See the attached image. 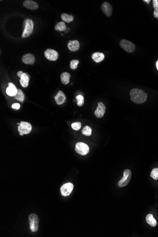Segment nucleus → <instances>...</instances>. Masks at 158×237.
Wrapping results in <instances>:
<instances>
[{
  "instance_id": "obj_20",
  "label": "nucleus",
  "mask_w": 158,
  "mask_h": 237,
  "mask_svg": "<svg viewBox=\"0 0 158 237\" xmlns=\"http://www.w3.org/2000/svg\"><path fill=\"white\" fill-rule=\"evenodd\" d=\"M60 77H61L62 83L63 84L67 85L69 83L71 75L68 72H64L61 74Z\"/></svg>"
},
{
  "instance_id": "obj_26",
  "label": "nucleus",
  "mask_w": 158,
  "mask_h": 237,
  "mask_svg": "<svg viewBox=\"0 0 158 237\" xmlns=\"http://www.w3.org/2000/svg\"><path fill=\"white\" fill-rule=\"evenodd\" d=\"M150 176L154 180L158 179V168H154L153 169Z\"/></svg>"
},
{
  "instance_id": "obj_5",
  "label": "nucleus",
  "mask_w": 158,
  "mask_h": 237,
  "mask_svg": "<svg viewBox=\"0 0 158 237\" xmlns=\"http://www.w3.org/2000/svg\"><path fill=\"white\" fill-rule=\"evenodd\" d=\"M132 177L131 171L129 169H126L123 172V176L118 183V186L123 188L127 186L130 182Z\"/></svg>"
},
{
  "instance_id": "obj_6",
  "label": "nucleus",
  "mask_w": 158,
  "mask_h": 237,
  "mask_svg": "<svg viewBox=\"0 0 158 237\" xmlns=\"http://www.w3.org/2000/svg\"><path fill=\"white\" fill-rule=\"evenodd\" d=\"M120 47L127 53H132L136 49V45L133 43L126 40H122L120 42Z\"/></svg>"
},
{
  "instance_id": "obj_18",
  "label": "nucleus",
  "mask_w": 158,
  "mask_h": 237,
  "mask_svg": "<svg viewBox=\"0 0 158 237\" xmlns=\"http://www.w3.org/2000/svg\"><path fill=\"white\" fill-rule=\"evenodd\" d=\"M30 80V76L27 73H24L22 75L20 80V83L21 84V86L23 87H27L28 86V82Z\"/></svg>"
},
{
  "instance_id": "obj_12",
  "label": "nucleus",
  "mask_w": 158,
  "mask_h": 237,
  "mask_svg": "<svg viewBox=\"0 0 158 237\" xmlns=\"http://www.w3.org/2000/svg\"><path fill=\"white\" fill-rule=\"evenodd\" d=\"M22 61L27 65H33L35 62V58L33 54H25L22 57Z\"/></svg>"
},
{
  "instance_id": "obj_22",
  "label": "nucleus",
  "mask_w": 158,
  "mask_h": 237,
  "mask_svg": "<svg viewBox=\"0 0 158 237\" xmlns=\"http://www.w3.org/2000/svg\"><path fill=\"white\" fill-rule=\"evenodd\" d=\"M61 18L63 21L67 23H69L74 20V17L66 13H63L61 15Z\"/></svg>"
},
{
  "instance_id": "obj_34",
  "label": "nucleus",
  "mask_w": 158,
  "mask_h": 237,
  "mask_svg": "<svg viewBox=\"0 0 158 237\" xmlns=\"http://www.w3.org/2000/svg\"><path fill=\"white\" fill-rule=\"evenodd\" d=\"M156 68L158 70V60L156 63Z\"/></svg>"
},
{
  "instance_id": "obj_4",
  "label": "nucleus",
  "mask_w": 158,
  "mask_h": 237,
  "mask_svg": "<svg viewBox=\"0 0 158 237\" xmlns=\"http://www.w3.org/2000/svg\"><path fill=\"white\" fill-rule=\"evenodd\" d=\"M28 222L31 232H35L38 230L39 219L37 215L32 213L28 216Z\"/></svg>"
},
{
  "instance_id": "obj_30",
  "label": "nucleus",
  "mask_w": 158,
  "mask_h": 237,
  "mask_svg": "<svg viewBox=\"0 0 158 237\" xmlns=\"http://www.w3.org/2000/svg\"><path fill=\"white\" fill-rule=\"evenodd\" d=\"M20 106L18 103H14V104H13V105L11 106L13 109H20Z\"/></svg>"
},
{
  "instance_id": "obj_16",
  "label": "nucleus",
  "mask_w": 158,
  "mask_h": 237,
  "mask_svg": "<svg viewBox=\"0 0 158 237\" xmlns=\"http://www.w3.org/2000/svg\"><path fill=\"white\" fill-rule=\"evenodd\" d=\"M9 87L6 89V93L9 96L13 97L15 96L18 92V90L13 83H9Z\"/></svg>"
},
{
  "instance_id": "obj_27",
  "label": "nucleus",
  "mask_w": 158,
  "mask_h": 237,
  "mask_svg": "<svg viewBox=\"0 0 158 237\" xmlns=\"http://www.w3.org/2000/svg\"><path fill=\"white\" fill-rule=\"evenodd\" d=\"M79 63V61L78 60H72L70 62V68L72 70L76 69Z\"/></svg>"
},
{
  "instance_id": "obj_11",
  "label": "nucleus",
  "mask_w": 158,
  "mask_h": 237,
  "mask_svg": "<svg viewBox=\"0 0 158 237\" xmlns=\"http://www.w3.org/2000/svg\"><path fill=\"white\" fill-rule=\"evenodd\" d=\"M106 112V107L105 105L101 102H99L97 105V107L95 111V115L96 117L100 118L103 117Z\"/></svg>"
},
{
  "instance_id": "obj_13",
  "label": "nucleus",
  "mask_w": 158,
  "mask_h": 237,
  "mask_svg": "<svg viewBox=\"0 0 158 237\" xmlns=\"http://www.w3.org/2000/svg\"><path fill=\"white\" fill-rule=\"evenodd\" d=\"M23 5L26 8L31 10H37L38 8V3L31 0L25 1L23 3Z\"/></svg>"
},
{
  "instance_id": "obj_3",
  "label": "nucleus",
  "mask_w": 158,
  "mask_h": 237,
  "mask_svg": "<svg viewBox=\"0 0 158 237\" xmlns=\"http://www.w3.org/2000/svg\"><path fill=\"white\" fill-rule=\"evenodd\" d=\"M19 126H18V130L20 132V136L30 134L32 130V126L30 123L27 122L22 121L20 123H17Z\"/></svg>"
},
{
  "instance_id": "obj_32",
  "label": "nucleus",
  "mask_w": 158,
  "mask_h": 237,
  "mask_svg": "<svg viewBox=\"0 0 158 237\" xmlns=\"http://www.w3.org/2000/svg\"><path fill=\"white\" fill-rule=\"evenodd\" d=\"M154 16L155 18H158V10H154Z\"/></svg>"
},
{
  "instance_id": "obj_14",
  "label": "nucleus",
  "mask_w": 158,
  "mask_h": 237,
  "mask_svg": "<svg viewBox=\"0 0 158 237\" xmlns=\"http://www.w3.org/2000/svg\"><path fill=\"white\" fill-rule=\"evenodd\" d=\"M67 47L70 51L75 52L79 49L80 45L79 41L77 40H70L67 44Z\"/></svg>"
},
{
  "instance_id": "obj_23",
  "label": "nucleus",
  "mask_w": 158,
  "mask_h": 237,
  "mask_svg": "<svg viewBox=\"0 0 158 237\" xmlns=\"http://www.w3.org/2000/svg\"><path fill=\"white\" fill-rule=\"evenodd\" d=\"M14 98L20 102H23L24 101L25 96H24V93L21 90L18 89L17 94L15 96H14Z\"/></svg>"
},
{
  "instance_id": "obj_15",
  "label": "nucleus",
  "mask_w": 158,
  "mask_h": 237,
  "mask_svg": "<svg viewBox=\"0 0 158 237\" xmlns=\"http://www.w3.org/2000/svg\"><path fill=\"white\" fill-rule=\"evenodd\" d=\"M55 102L57 103V104L59 105L64 104L66 101V97H65V94L62 91H59L58 92L57 95L55 96Z\"/></svg>"
},
{
  "instance_id": "obj_28",
  "label": "nucleus",
  "mask_w": 158,
  "mask_h": 237,
  "mask_svg": "<svg viewBox=\"0 0 158 237\" xmlns=\"http://www.w3.org/2000/svg\"><path fill=\"white\" fill-rule=\"evenodd\" d=\"M72 128L75 131H78V130L80 129L82 126V124L80 122H74V123H72V125H71Z\"/></svg>"
},
{
  "instance_id": "obj_21",
  "label": "nucleus",
  "mask_w": 158,
  "mask_h": 237,
  "mask_svg": "<svg viewBox=\"0 0 158 237\" xmlns=\"http://www.w3.org/2000/svg\"><path fill=\"white\" fill-rule=\"evenodd\" d=\"M66 28V26L64 21L59 22L55 26V30H59L60 31H65Z\"/></svg>"
},
{
  "instance_id": "obj_2",
  "label": "nucleus",
  "mask_w": 158,
  "mask_h": 237,
  "mask_svg": "<svg viewBox=\"0 0 158 237\" xmlns=\"http://www.w3.org/2000/svg\"><path fill=\"white\" fill-rule=\"evenodd\" d=\"M24 30L23 32L22 38H27L31 35L34 28V22L32 20L26 19L24 22Z\"/></svg>"
},
{
  "instance_id": "obj_29",
  "label": "nucleus",
  "mask_w": 158,
  "mask_h": 237,
  "mask_svg": "<svg viewBox=\"0 0 158 237\" xmlns=\"http://www.w3.org/2000/svg\"><path fill=\"white\" fill-rule=\"evenodd\" d=\"M153 7L155 10L158 9V0H153Z\"/></svg>"
},
{
  "instance_id": "obj_24",
  "label": "nucleus",
  "mask_w": 158,
  "mask_h": 237,
  "mask_svg": "<svg viewBox=\"0 0 158 237\" xmlns=\"http://www.w3.org/2000/svg\"><path fill=\"white\" fill-rule=\"evenodd\" d=\"M82 132L83 135L89 136L92 135V129L89 126H85L82 130Z\"/></svg>"
},
{
  "instance_id": "obj_17",
  "label": "nucleus",
  "mask_w": 158,
  "mask_h": 237,
  "mask_svg": "<svg viewBox=\"0 0 158 237\" xmlns=\"http://www.w3.org/2000/svg\"><path fill=\"white\" fill-rule=\"evenodd\" d=\"M92 59L96 63L101 62L105 58L104 54L100 52H95L92 55Z\"/></svg>"
},
{
  "instance_id": "obj_33",
  "label": "nucleus",
  "mask_w": 158,
  "mask_h": 237,
  "mask_svg": "<svg viewBox=\"0 0 158 237\" xmlns=\"http://www.w3.org/2000/svg\"><path fill=\"white\" fill-rule=\"evenodd\" d=\"M144 1H145L146 3H147V4H149V3H150L151 1L150 0H144Z\"/></svg>"
},
{
  "instance_id": "obj_10",
  "label": "nucleus",
  "mask_w": 158,
  "mask_h": 237,
  "mask_svg": "<svg viewBox=\"0 0 158 237\" xmlns=\"http://www.w3.org/2000/svg\"><path fill=\"white\" fill-rule=\"evenodd\" d=\"M101 9L104 14L107 17H110L112 14V6L107 1L103 3L101 6Z\"/></svg>"
},
{
  "instance_id": "obj_25",
  "label": "nucleus",
  "mask_w": 158,
  "mask_h": 237,
  "mask_svg": "<svg viewBox=\"0 0 158 237\" xmlns=\"http://www.w3.org/2000/svg\"><path fill=\"white\" fill-rule=\"evenodd\" d=\"M76 99L77 104L79 107H82L83 106L84 103V99L83 96L81 95H79L76 97Z\"/></svg>"
},
{
  "instance_id": "obj_19",
  "label": "nucleus",
  "mask_w": 158,
  "mask_h": 237,
  "mask_svg": "<svg viewBox=\"0 0 158 237\" xmlns=\"http://www.w3.org/2000/svg\"><path fill=\"white\" fill-rule=\"evenodd\" d=\"M146 221L147 223L151 227H155L157 225V222L154 219L153 215L148 214L146 217Z\"/></svg>"
},
{
  "instance_id": "obj_31",
  "label": "nucleus",
  "mask_w": 158,
  "mask_h": 237,
  "mask_svg": "<svg viewBox=\"0 0 158 237\" xmlns=\"http://www.w3.org/2000/svg\"><path fill=\"white\" fill-rule=\"evenodd\" d=\"M23 74H24V72H23L22 71H18V72H17V75L18 76L21 78Z\"/></svg>"
},
{
  "instance_id": "obj_9",
  "label": "nucleus",
  "mask_w": 158,
  "mask_h": 237,
  "mask_svg": "<svg viewBox=\"0 0 158 237\" xmlns=\"http://www.w3.org/2000/svg\"><path fill=\"white\" fill-rule=\"evenodd\" d=\"M44 55L45 57L50 61H55L58 59L59 55L57 51L52 49H47L46 50Z\"/></svg>"
},
{
  "instance_id": "obj_8",
  "label": "nucleus",
  "mask_w": 158,
  "mask_h": 237,
  "mask_svg": "<svg viewBox=\"0 0 158 237\" xmlns=\"http://www.w3.org/2000/svg\"><path fill=\"white\" fill-rule=\"evenodd\" d=\"M74 189V185L70 182L66 183L63 185L60 188L61 195L63 196H69Z\"/></svg>"
},
{
  "instance_id": "obj_1",
  "label": "nucleus",
  "mask_w": 158,
  "mask_h": 237,
  "mask_svg": "<svg viewBox=\"0 0 158 237\" xmlns=\"http://www.w3.org/2000/svg\"><path fill=\"white\" fill-rule=\"evenodd\" d=\"M130 95L131 100L136 104H142L147 100V94L142 89H132L130 91Z\"/></svg>"
},
{
  "instance_id": "obj_7",
  "label": "nucleus",
  "mask_w": 158,
  "mask_h": 237,
  "mask_svg": "<svg viewBox=\"0 0 158 237\" xmlns=\"http://www.w3.org/2000/svg\"><path fill=\"white\" fill-rule=\"evenodd\" d=\"M75 151L81 155H86L90 151V148L87 144L82 142L77 143L75 145Z\"/></svg>"
}]
</instances>
